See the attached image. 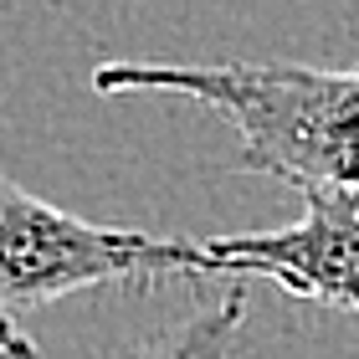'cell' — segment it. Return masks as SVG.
<instances>
[{
  "label": "cell",
  "mask_w": 359,
  "mask_h": 359,
  "mask_svg": "<svg viewBox=\"0 0 359 359\" xmlns=\"http://www.w3.org/2000/svg\"><path fill=\"white\" fill-rule=\"evenodd\" d=\"M97 97H185L236 128L241 175L359 195V62H97Z\"/></svg>",
  "instance_id": "obj_1"
},
{
  "label": "cell",
  "mask_w": 359,
  "mask_h": 359,
  "mask_svg": "<svg viewBox=\"0 0 359 359\" xmlns=\"http://www.w3.org/2000/svg\"><path fill=\"white\" fill-rule=\"evenodd\" d=\"M210 272L205 241H170L134 226H97L0 175V308L31 313L108 283Z\"/></svg>",
  "instance_id": "obj_2"
},
{
  "label": "cell",
  "mask_w": 359,
  "mask_h": 359,
  "mask_svg": "<svg viewBox=\"0 0 359 359\" xmlns=\"http://www.w3.org/2000/svg\"><path fill=\"white\" fill-rule=\"evenodd\" d=\"M210 272L267 277L298 303L359 313V195L303 190V221L210 236Z\"/></svg>",
  "instance_id": "obj_3"
},
{
  "label": "cell",
  "mask_w": 359,
  "mask_h": 359,
  "mask_svg": "<svg viewBox=\"0 0 359 359\" xmlns=\"http://www.w3.org/2000/svg\"><path fill=\"white\" fill-rule=\"evenodd\" d=\"M241 323H247V292L231 287L221 303L195 308L190 318H180L175 329L149 339L128 359H247L241 349Z\"/></svg>",
  "instance_id": "obj_4"
},
{
  "label": "cell",
  "mask_w": 359,
  "mask_h": 359,
  "mask_svg": "<svg viewBox=\"0 0 359 359\" xmlns=\"http://www.w3.org/2000/svg\"><path fill=\"white\" fill-rule=\"evenodd\" d=\"M0 359H36V339H31L21 323H15V313H6V308H0Z\"/></svg>",
  "instance_id": "obj_5"
}]
</instances>
